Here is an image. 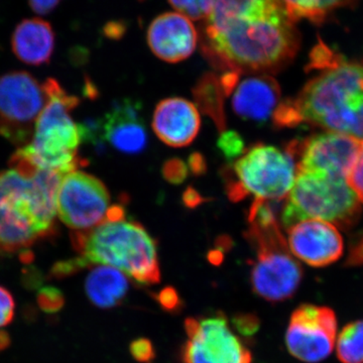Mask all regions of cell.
Here are the masks:
<instances>
[{"label":"cell","mask_w":363,"mask_h":363,"mask_svg":"<svg viewBox=\"0 0 363 363\" xmlns=\"http://www.w3.org/2000/svg\"><path fill=\"white\" fill-rule=\"evenodd\" d=\"M300 42L279 0H217L201 45L217 70L269 75L291 64Z\"/></svg>","instance_id":"6da1fadb"},{"label":"cell","mask_w":363,"mask_h":363,"mask_svg":"<svg viewBox=\"0 0 363 363\" xmlns=\"http://www.w3.org/2000/svg\"><path fill=\"white\" fill-rule=\"evenodd\" d=\"M308 70H320L294 99L272 114L277 128L300 124L363 140V61H350L319 42Z\"/></svg>","instance_id":"7a4b0ae2"},{"label":"cell","mask_w":363,"mask_h":363,"mask_svg":"<svg viewBox=\"0 0 363 363\" xmlns=\"http://www.w3.org/2000/svg\"><path fill=\"white\" fill-rule=\"evenodd\" d=\"M62 175L14 152L0 171V255L21 257L40 240L57 234V193Z\"/></svg>","instance_id":"3957f363"},{"label":"cell","mask_w":363,"mask_h":363,"mask_svg":"<svg viewBox=\"0 0 363 363\" xmlns=\"http://www.w3.org/2000/svg\"><path fill=\"white\" fill-rule=\"evenodd\" d=\"M71 242L88 266L114 267L147 285L161 279L156 241L142 224L125 217L102 222L88 230L73 231Z\"/></svg>","instance_id":"277c9868"},{"label":"cell","mask_w":363,"mask_h":363,"mask_svg":"<svg viewBox=\"0 0 363 363\" xmlns=\"http://www.w3.org/2000/svg\"><path fill=\"white\" fill-rule=\"evenodd\" d=\"M43 85L47 104L35 124L32 140L16 152L39 168L64 176L86 164L78 156L86 130L71 116L79 99L68 94L56 79H47Z\"/></svg>","instance_id":"5b68a950"},{"label":"cell","mask_w":363,"mask_h":363,"mask_svg":"<svg viewBox=\"0 0 363 363\" xmlns=\"http://www.w3.org/2000/svg\"><path fill=\"white\" fill-rule=\"evenodd\" d=\"M269 201L255 200L248 210L245 238L255 248L252 269L255 292L272 302L292 297L303 278V269L289 248Z\"/></svg>","instance_id":"8992f818"},{"label":"cell","mask_w":363,"mask_h":363,"mask_svg":"<svg viewBox=\"0 0 363 363\" xmlns=\"http://www.w3.org/2000/svg\"><path fill=\"white\" fill-rule=\"evenodd\" d=\"M362 213L360 201L345 177L323 171H298L286 196L281 224L290 228L298 222L318 219L350 229Z\"/></svg>","instance_id":"52a82bcc"},{"label":"cell","mask_w":363,"mask_h":363,"mask_svg":"<svg viewBox=\"0 0 363 363\" xmlns=\"http://www.w3.org/2000/svg\"><path fill=\"white\" fill-rule=\"evenodd\" d=\"M297 176L295 160L272 145H253L226 169V190L234 202L248 195L255 200L279 201L292 190Z\"/></svg>","instance_id":"ba28073f"},{"label":"cell","mask_w":363,"mask_h":363,"mask_svg":"<svg viewBox=\"0 0 363 363\" xmlns=\"http://www.w3.org/2000/svg\"><path fill=\"white\" fill-rule=\"evenodd\" d=\"M45 104L44 85L28 72L0 75V136L18 147L28 145Z\"/></svg>","instance_id":"9c48e42d"},{"label":"cell","mask_w":363,"mask_h":363,"mask_svg":"<svg viewBox=\"0 0 363 363\" xmlns=\"http://www.w3.org/2000/svg\"><path fill=\"white\" fill-rule=\"evenodd\" d=\"M111 193L100 181L83 171L62 177L57 193V216L73 231H84L108 219Z\"/></svg>","instance_id":"30bf717a"},{"label":"cell","mask_w":363,"mask_h":363,"mask_svg":"<svg viewBox=\"0 0 363 363\" xmlns=\"http://www.w3.org/2000/svg\"><path fill=\"white\" fill-rule=\"evenodd\" d=\"M337 340V318L329 307L301 305L293 312L286 344L294 357L307 363L326 359Z\"/></svg>","instance_id":"8fae6325"},{"label":"cell","mask_w":363,"mask_h":363,"mask_svg":"<svg viewBox=\"0 0 363 363\" xmlns=\"http://www.w3.org/2000/svg\"><path fill=\"white\" fill-rule=\"evenodd\" d=\"M185 363H250L252 355L223 317L189 319Z\"/></svg>","instance_id":"7c38bea8"},{"label":"cell","mask_w":363,"mask_h":363,"mask_svg":"<svg viewBox=\"0 0 363 363\" xmlns=\"http://www.w3.org/2000/svg\"><path fill=\"white\" fill-rule=\"evenodd\" d=\"M360 143L353 136L325 131L306 140H294L286 150L295 160L297 172L323 171L347 179Z\"/></svg>","instance_id":"4fadbf2b"},{"label":"cell","mask_w":363,"mask_h":363,"mask_svg":"<svg viewBox=\"0 0 363 363\" xmlns=\"http://www.w3.org/2000/svg\"><path fill=\"white\" fill-rule=\"evenodd\" d=\"M286 230L291 252L308 266L327 267L342 257V236L337 227L329 222L307 219Z\"/></svg>","instance_id":"5bb4252c"},{"label":"cell","mask_w":363,"mask_h":363,"mask_svg":"<svg viewBox=\"0 0 363 363\" xmlns=\"http://www.w3.org/2000/svg\"><path fill=\"white\" fill-rule=\"evenodd\" d=\"M198 33L192 21L179 13H167L155 18L147 30V44L155 56L179 63L195 51Z\"/></svg>","instance_id":"9a60e30c"},{"label":"cell","mask_w":363,"mask_h":363,"mask_svg":"<svg viewBox=\"0 0 363 363\" xmlns=\"http://www.w3.org/2000/svg\"><path fill=\"white\" fill-rule=\"evenodd\" d=\"M201 128V117L196 104L180 97L167 98L157 105L152 130L169 147L191 145Z\"/></svg>","instance_id":"2e32d148"},{"label":"cell","mask_w":363,"mask_h":363,"mask_svg":"<svg viewBox=\"0 0 363 363\" xmlns=\"http://www.w3.org/2000/svg\"><path fill=\"white\" fill-rule=\"evenodd\" d=\"M233 91V111L247 121L264 123L281 104V88L269 75L245 79L238 83Z\"/></svg>","instance_id":"e0dca14e"},{"label":"cell","mask_w":363,"mask_h":363,"mask_svg":"<svg viewBox=\"0 0 363 363\" xmlns=\"http://www.w3.org/2000/svg\"><path fill=\"white\" fill-rule=\"evenodd\" d=\"M104 140L124 154H138L145 150L147 133L140 105L125 101L116 105L105 116L101 126Z\"/></svg>","instance_id":"ac0fdd59"},{"label":"cell","mask_w":363,"mask_h":363,"mask_svg":"<svg viewBox=\"0 0 363 363\" xmlns=\"http://www.w3.org/2000/svg\"><path fill=\"white\" fill-rule=\"evenodd\" d=\"M11 49L16 58L30 66H43L51 61L55 50V32L43 18L23 20L11 37Z\"/></svg>","instance_id":"d6986e66"},{"label":"cell","mask_w":363,"mask_h":363,"mask_svg":"<svg viewBox=\"0 0 363 363\" xmlns=\"http://www.w3.org/2000/svg\"><path fill=\"white\" fill-rule=\"evenodd\" d=\"M128 289V277L111 267H93L85 281L88 298L100 308H111L118 304Z\"/></svg>","instance_id":"ffe728a7"},{"label":"cell","mask_w":363,"mask_h":363,"mask_svg":"<svg viewBox=\"0 0 363 363\" xmlns=\"http://www.w3.org/2000/svg\"><path fill=\"white\" fill-rule=\"evenodd\" d=\"M196 104L203 113L214 121L220 133L226 130L224 98L227 96L221 79L214 73H206L193 89Z\"/></svg>","instance_id":"44dd1931"},{"label":"cell","mask_w":363,"mask_h":363,"mask_svg":"<svg viewBox=\"0 0 363 363\" xmlns=\"http://www.w3.org/2000/svg\"><path fill=\"white\" fill-rule=\"evenodd\" d=\"M357 0H279L289 18L297 23L309 20L320 23L336 9L352 6Z\"/></svg>","instance_id":"7402d4cb"},{"label":"cell","mask_w":363,"mask_h":363,"mask_svg":"<svg viewBox=\"0 0 363 363\" xmlns=\"http://www.w3.org/2000/svg\"><path fill=\"white\" fill-rule=\"evenodd\" d=\"M335 346L341 363H363V320L345 325Z\"/></svg>","instance_id":"603a6c76"},{"label":"cell","mask_w":363,"mask_h":363,"mask_svg":"<svg viewBox=\"0 0 363 363\" xmlns=\"http://www.w3.org/2000/svg\"><path fill=\"white\" fill-rule=\"evenodd\" d=\"M177 13L187 16L191 21L206 20L217 0H169Z\"/></svg>","instance_id":"cb8c5ba5"},{"label":"cell","mask_w":363,"mask_h":363,"mask_svg":"<svg viewBox=\"0 0 363 363\" xmlns=\"http://www.w3.org/2000/svg\"><path fill=\"white\" fill-rule=\"evenodd\" d=\"M218 149L227 159H235L245 152V143L235 131L224 130L218 140Z\"/></svg>","instance_id":"d4e9b609"},{"label":"cell","mask_w":363,"mask_h":363,"mask_svg":"<svg viewBox=\"0 0 363 363\" xmlns=\"http://www.w3.org/2000/svg\"><path fill=\"white\" fill-rule=\"evenodd\" d=\"M38 304L43 311L56 313L65 305V297L59 289L55 286H45L38 294Z\"/></svg>","instance_id":"484cf974"},{"label":"cell","mask_w":363,"mask_h":363,"mask_svg":"<svg viewBox=\"0 0 363 363\" xmlns=\"http://www.w3.org/2000/svg\"><path fill=\"white\" fill-rule=\"evenodd\" d=\"M347 182L354 191L360 203H363V140L360 143L359 152L357 160L348 173Z\"/></svg>","instance_id":"4316f807"},{"label":"cell","mask_w":363,"mask_h":363,"mask_svg":"<svg viewBox=\"0 0 363 363\" xmlns=\"http://www.w3.org/2000/svg\"><path fill=\"white\" fill-rule=\"evenodd\" d=\"M16 303L11 292L0 286V328L13 322Z\"/></svg>","instance_id":"83f0119b"},{"label":"cell","mask_w":363,"mask_h":363,"mask_svg":"<svg viewBox=\"0 0 363 363\" xmlns=\"http://www.w3.org/2000/svg\"><path fill=\"white\" fill-rule=\"evenodd\" d=\"M187 172L185 162L177 159L167 162L162 168V175L167 180L174 184H179L185 180Z\"/></svg>","instance_id":"f1b7e54d"},{"label":"cell","mask_w":363,"mask_h":363,"mask_svg":"<svg viewBox=\"0 0 363 363\" xmlns=\"http://www.w3.org/2000/svg\"><path fill=\"white\" fill-rule=\"evenodd\" d=\"M346 266H363V233L357 234L351 240L350 252H348Z\"/></svg>","instance_id":"f546056e"},{"label":"cell","mask_w":363,"mask_h":363,"mask_svg":"<svg viewBox=\"0 0 363 363\" xmlns=\"http://www.w3.org/2000/svg\"><path fill=\"white\" fill-rule=\"evenodd\" d=\"M62 0H28L30 9L38 14H48L59 6Z\"/></svg>","instance_id":"4dcf8cb0"},{"label":"cell","mask_w":363,"mask_h":363,"mask_svg":"<svg viewBox=\"0 0 363 363\" xmlns=\"http://www.w3.org/2000/svg\"><path fill=\"white\" fill-rule=\"evenodd\" d=\"M189 164H190L191 169H192L195 174H202V172L206 169V164H205L204 160H203L201 155L199 154L192 155L190 157Z\"/></svg>","instance_id":"1f68e13d"},{"label":"cell","mask_w":363,"mask_h":363,"mask_svg":"<svg viewBox=\"0 0 363 363\" xmlns=\"http://www.w3.org/2000/svg\"><path fill=\"white\" fill-rule=\"evenodd\" d=\"M184 201H185L186 205H188V206L194 207L201 201V197L196 191L189 189L185 195H184Z\"/></svg>","instance_id":"d6a6232c"},{"label":"cell","mask_w":363,"mask_h":363,"mask_svg":"<svg viewBox=\"0 0 363 363\" xmlns=\"http://www.w3.org/2000/svg\"><path fill=\"white\" fill-rule=\"evenodd\" d=\"M11 344V337L7 332L1 330L0 331V351L6 350Z\"/></svg>","instance_id":"836d02e7"}]
</instances>
